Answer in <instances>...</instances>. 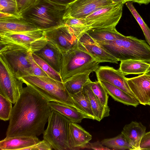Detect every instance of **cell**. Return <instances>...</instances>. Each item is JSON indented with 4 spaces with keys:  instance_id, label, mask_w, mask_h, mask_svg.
<instances>
[{
    "instance_id": "6da1fadb",
    "label": "cell",
    "mask_w": 150,
    "mask_h": 150,
    "mask_svg": "<svg viewBox=\"0 0 150 150\" xmlns=\"http://www.w3.org/2000/svg\"><path fill=\"white\" fill-rule=\"evenodd\" d=\"M23 87L11 112L6 137L43 134L52 109L49 101L30 85Z\"/></svg>"
},
{
    "instance_id": "7a4b0ae2",
    "label": "cell",
    "mask_w": 150,
    "mask_h": 150,
    "mask_svg": "<svg viewBox=\"0 0 150 150\" xmlns=\"http://www.w3.org/2000/svg\"><path fill=\"white\" fill-rule=\"evenodd\" d=\"M67 5L50 0H37L21 14L26 21L43 30L65 25Z\"/></svg>"
},
{
    "instance_id": "3957f363",
    "label": "cell",
    "mask_w": 150,
    "mask_h": 150,
    "mask_svg": "<svg viewBox=\"0 0 150 150\" xmlns=\"http://www.w3.org/2000/svg\"><path fill=\"white\" fill-rule=\"evenodd\" d=\"M97 43L118 61L135 59L150 63V46L145 40L125 36L115 40Z\"/></svg>"
},
{
    "instance_id": "277c9868",
    "label": "cell",
    "mask_w": 150,
    "mask_h": 150,
    "mask_svg": "<svg viewBox=\"0 0 150 150\" xmlns=\"http://www.w3.org/2000/svg\"><path fill=\"white\" fill-rule=\"evenodd\" d=\"M19 78L24 83L30 85L49 102H54L70 106L82 112L74 103L71 96L66 89L63 82L48 76L32 75Z\"/></svg>"
},
{
    "instance_id": "5b68a950",
    "label": "cell",
    "mask_w": 150,
    "mask_h": 150,
    "mask_svg": "<svg viewBox=\"0 0 150 150\" xmlns=\"http://www.w3.org/2000/svg\"><path fill=\"white\" fill-rule=\"evenodd\" d=\"M60 75L63 82L76 74L97 69L100 63L78 46L62 54Z\"/></svg>"
},
{
    "instance_id": "8992f818",
    "label": "cell",
    "mask_w": 150,
    "mask_h": 150,
    "mask_svg": "<svg viewBox=\"0 0 150 150\" xmlns=\"http://www.w3.org/2000/svg\"><path fill=\"white\" fill-rule=\"evenodd\" d=\"M71 122L64 116L52 109L43 139L55 150H69V129Z\"/></svg>"
},
{
    "instance_id": "52a82bcc",
    "label": "cell",
    "mask_w": 150,
    "mask_h": 150,
    "mask_svg": "<svg viewBox=\"0 0 150 150\" xmlns=\"http://www.w3.org/2000/svg\"><path fill=\"white\" fill-rule=\"evenodd\" d=\"M43 30L0 34V45H15L26 48L32 52L40 50L47 43Z\"/></svg>"
},
{
    "instance_id": "ba28073f",
    "label": "cell",
    "mask_w": 150,
    "mask_h": 150,
    "mask_svg": "<svg viewBox=\"0 0 150 150\" xmlns=\"http://www.w3.org/2000/svg\"><path fill=\"white\" fill-rule=\"evenodd\" d=\"M23 83L13 72L5 57L0 55V94L15 104L22 93Z\"/></svg>"
},
{
    "instance_id": "9c48e42d",
    "label": "cell",
    "mask_w": 150,
    "mask_h": 150,
    "mask_svg": "<svg viewBox=\"0 0 150 150\" xmlns=\"http://www.w3.org/2000/svg\"><path fill=\"white\" fill-rule=\"evenodd\" d=\"M0 46V55L5 57L17 77L32 75L28 58L30 50L15 45Z\"/></svg>"
},
{
    "instance_id": "30bf717a",
    "label": "cell",
    "mask_w": 150,
    "mask_h": 150,
    "mask_svg": "<svg viewBox=\"0 0 150 150\" xmlns=\"http://www.w3.org/2000/svg\"><path fill=\"white\" fill-rule=\"evenodd\" d=\"M125 3H119L104 7L84 19L90 30L116 27L122 16V8Z\"/></svg>"
},
{
    "instance_id": "8fae6325",
    "label": "cell",
    "mask_w": 150,
    "mask_h": 150,
    "mask_svg": "<svg viewBox=\"0 0 150 150\" xmlns=\"http://www.w3.org/2000/svg\"><path fill=\"white\" fill-rule=\"evenodd\" d=\"M43 33L47 42L62 54L78 46L79 39L65 25L44 30Z\"/></svg>"
},
{
    "instance_id": "7c38bea8",
    "label": "cell",
    "mask_w": 150,
    "mask_h": 150,
    "mask_svg": "<svg viewBox=\"0 0 150 150\" xmlns=\"http://www.w3.org/2000/svg\"><path fill=\"white\" fill-rule=\"evenodd\" d=\"M115 4L111 0H76L67 6L63 18H84L101 8Z\"/></svg>"
},
{
    "instance_id": "4fadbf2b",
    "label": "cell",
    "mask_w": 150,
    "mask_h": 150,
    "mask_svg": "<svg viewBox=\"0 0 150 150\" xmlns=\"http://www.w3.org/2000/svg\"><path fill=\"white\" fill-rule=\"evenodd\" d=\"M78 47L100 63L108 62L118 64V61L117 59L101 47L86 33L79 38Z\"/></svg>"
},
{
    "instance_id": "5bb4252c",
    "label": "cell",
    "mask_w": 150,
    "mask_h": 150,
    "mask_svg": "<svg viewBox=\"0 0 150 150\" xmlns=\"http://www.w3.org/2000/svg\"><path fill=\"white\" fill-rule=\"evenodd\" d=\"M95 72L98 80L111 84L136 98L128 85L127 78L119 69H116L108 66H101Z\"/></svg>"
},
{
    "instance_id": "9a60e30c",
    "label": "cell",
    "mask_w": 150,
    "mask_h": 150,
    "mask_svg": "<svg viewBox=\"0 0 150 150\" xmlns=\"http://www.w3.org/2000/svg\"><path fill=\"white\" fill-rule=\"evenodd\" d=\"M128 85L139 103L147 105L150 99V76L144 74L127 78Z\"/></svg>"
},
{
    "instance_id": "2e32d148",
    "label": "cell",
    "mask_w": 150,
    "mask_h": 150,
    "mask_svg": "<svg viewBox=\"0 0 150 150\" xmlns=\"http://www.w3.org/2000/svg\"><path fill=\"white\" fill-rule=\"evenodd\" d=\"M41 30L21 16H12L0 19V34Z\"/></svg>"
},
{
    "instance_id": "e0dca14e",
    "label": "cell",
    "mask_w": 150,
    "mask_h": 150,
    "mask_svg": "<svg viewBox=\"0 0 150 150\" xmlns=\"http://www.w3.org/2000/svg\"><path fill=\"white\" fill-rule=\"evenodd\" d=\"M92 135L76 123L71 122L69 129V150H79L86 148Z\"/></svg>"
},
{
    "instance_id": "ac0fdd59",
    "label": "cell",
    "mask_w": 150,
    "mask_h": 150,
    "mask_svg": "<svg viewBox=\"0 0 150 150\" xmlns=\"http://www.w3.org/2000/svg\"><path fill=\"white\" fill-rule=\"evenodd\" d=\"M146 128L140 122L132 121L125 125L121 132L130 146L132 150H140L141 140L145 134Z\"/></svg>"
},
{
    "instance_id": "d6986e66",
    "label": "cell",
    "mask_w": 150,
    "mask_h": 150,
    "mask_svg": "<svg viewBox=\"0 0 150 150\" xmlns=\"http://www.w3.org/2000/svg\"><path fill=\"white\" fill-rule=\"evenodd\" d=\"M37 136H18L6 137L0 142L1 150H25L38 143Z\"/></svg>"
},
{
    "instance_id": "ffe728a7",
    "label": "cell",
    "mask_w": 150,
    "mask_h": 150,
    "mask_svg": "<svg viewBox=\"0 0 150 150\" xmlns=\"http://www.w3.org/2000/svg\"><path fill=\"white\" fill-rule=\"evenodd\" d=\"M33 53L42 59L60 74L62 55L52 45L47 42V44L40 50Z\"/></svg>"
},
{
    "instance_id": "44dd1931",
    "label": "cell",
    "mask_w": 150,
    "mask_h": 150,
    "mask_svg": "<svg viewBox=\"0 0 150 150\" xmlns=\"http://www.w3.org/2000/svg\"><path fill=\"white\" fill-rule=\"evenodd\" d=\"M49 105L52 109L58 112L71 122L79 123L84 118L91 119L88 115L73 107L53 101L49 102Z\"/></svg>"
},
{
    "instance_id": "7402d4cb",
    "label": "cell",
    "mask_w": 150,
    "mask_h": 150,
    "mask_svg": "<svg viewBox=\"0 0 150 150\" xmlns=\"http://www.w3.org/2000/svg\"><path fill=\"white\" fill-rule=\"evenodd\" d=\"M99 81L106 90L108 94L115 100L135 107L139 105V102L136 98L111 84L102 81Z\"/></svg>"
},
{
    "instance_id": "603a6c76",
    "label": "cell",
    "mask_w": 150,
    "mask_h": 150,
    "mask_svg": "<svg viewBox=\"0 0 150 150\" xmlns=\"http://www.w3.org/2000/svg\"><path fill=\"white\" fill-rule=\"evenodd\" d=\"M86 33L97 43L113 41L125 37L118 32L115 26L93 29Z\"/></svg>"
},
{
    "instance_id": "cb8c5ba5",
    "label": "cell",
    "mask_w": 150,
    "mask_h": 150,
    "mask_svg": "<svg viewBox=\"0 0 150 150\" xmlns=\"http://www.w3.org/2000/svg\"><path fill=\"white\" fill-rule=\"evenodd\" d=\"M150 63L141 60L129 59L121 61L119 69L125 76L129 74H140L145 73Z\"/></svg>"
},
{
    "instance_id": "d4e9b609",
    "label": "cell",
    "mask_w": 150,
    "mask_h": 150,
    "mask_svg": "<svg viewBox=\"0 0 150 150\" xmlns=\"http://www.w3.org/2000/svg\"><path fill=\"white\" fill-rule=\"evenodd\" d=\"M90 80L84 85L82 90L86 93L88 97L95 120L100 121L104 117L109 115L110 111L103 107L94 94L90 85Z\"/></svg>"
},
{
    "instance_id": "484cf974",
    "label": "cell",
    "mask_w": 150,
    "mask_h": 150,
    "mask_svg": "<svg viewBox=\"0 0 150 150\" xmlns=\"http://www.w3.org/2000/svg\"><path fill=\"white\" fill-rule=\"evenodd\" d=\"M91 72L88 71L75 75L63 82L71 96L81 91L84 85L90 80L89 76Z\"/></svg>"
},
{
    "instance_id": "4316f807",
    "label": "cell",
    "mask_w": 150,
    "mask_h": 150,
    "mask_svg": "<svg viewBox=\"0 0 150 150\" xmlns=\"http://www.w3.org/2000/svg\"><path fill=\"white\" fill-rule=\"evenodd\" d=\"M71 97L74 104L81 111L90 117L91 119L95 120L89 100L84 91L82 90Z\"/></svg>"
},
{
    "instance_id": "83f0119b",
    "label": "cell",
    "mask_w": 150,
    "mask_h": 150,
    "mask_svg": "<svg viewBox=\"0 0 150 150\" xmlns=\"http://www.w3.org/2000/svg\"><path fill=\"white\" fill-rule=\"evenodd\" d=\"M65 19V25L79 39L90 30L85 19L70 18Z\"/></svg>"
},
{
    "instance_id": "f1b7e54d",
    "label": "cell",
    "mask_w": 150,
    "mask_h": 150,
    "mask_svg": "<svg viewBox=\"0 0 150 150\" xmlns=\"http://www.w3.org/2000/svg\"><path fill=\"white\" fill-rule=\"evenodd\" d=\"M101 142L103 146L111 150H132L131 146L121 133L115 137L104 139Z\"/></svg>"
},
{
    "instance_id": "f546056e",
    "label": "cell",
    "mask_w": 150,
    "mask_h": 150,
    "mask_svg": "<svg viewBox=\"0 0 150 150\" xmlns=\"http://www.w3.org/2000/svg\"><path fill=\"white\" fill-rule=\"evenodd\" d=\"M89 84L91 90L100 104L106 110L110 111L108 106L109 96L107 91L98 80L93 82L91 80Z\"/></svg>"
},
{
    "instance_id": "4dcf8cb0",
    "label": "cell",
    "mask_w": 150,
    "mask_h": 150,
    "mask_svg": "<svg viewBox=\"0 0 150 150\" xmlns=\"http://www.w3.org/2000/svg\"><path fill=\"white\" fill-rule=\"evenodd\" d=\"M133 3L132 1H127L125 3V4L139 25L143 32L146 40L150 46V28L144 22L134 7Z\"/></svg>"
},
{
    "instance_id": "1f68e13d",
    "label": "cell",
    "mask_w": 150,
    "mask_h": 150,
    "mask_svg": "<svg viewBox=\"0 0 150 150\" xmlns=\"http://www.w3.org/2000/svg\"><path fill=\"white\" fill-rule=\"evenodd\" d=\"M32 56L35 61L48 76L56 80L63 82L59 73L35 53L32 52Z\"/></svg>"
},
{
    "instance_id": "d6a6232c",
    "label": "cell",
    "mask_w": 150,
    "mask_h": 150,
    "mask_svg": "<svg viewBox=\"0 0 150 150\" xmlns=\"http://www.w3.org/2000/svg\"><path fill=\"white\" fill-rule=\"evenodd\" d=\"M12 103L0 94V119L4 121L9 120L13 107Z\"/></svg>"
},
{
    "instance_id": "836d02e7",
    "label": "cell",
    "mask_w": 150,
    "mask_h": 150,
    "mask_svg": "<svg viewBox=\"0 0 150 150\" xmlns=\"http://www.w3.org/2000/svg\"><path fill=\"white\" fill-rule=\"evenodd\" d=\"M0 12L15 16L21 15L18 11L16 0H0Z\"/></svg>"
},
{
    "instance_id": "e575fe53",
    "label": "cell",
    "mask_w": 150,
    "mask_h": 150,
    "mask_svg": "<svg viewBox=\"0 0 150 150\" xmlns=\"http://www.w3.org/2000/svg\"><path fill=\"white\" fill-rule=\"evenodd\" d=\"M28 58L32 75L39 76H48L35 61L32 56V52L30 50L28 52Z\"/></svg>"
},
{
    "instance_id": "d590c367",
    "label": "cell",
    "mask_w": 150,
    "mask_h": 150,
    "mask_svg": "<svg viewBox=\"0 0 150 150\" xmlns=\"http://www.w3.org/2000/svg\"><path fill=\"white\" fill-rule=\"evenodd\" d=\"M52 149L50 144L43 139L33 145L26 148L25 150H51Z\"/></svg>"
},
{
    "instance_id": "8d00e7d4",
    "label": "cell",
    "mask_w": 150,
    "mask_h": 150,
    "mask_svg": "<svg viewBox=\"0 0 150 150\" xmlns=\"http://www.w3.org/2000/svg\"><path fill=\"white\" fill-rule=\"evenodd\" d=\"M37 0H16L18 11L21 15L26 9L33 5Z\"/></svg>"
},
{
    "instance_id": "74e56055",
    "label": "cell",
    "mask_w": 150,
    "mask_h": 150,
    "mask_svg": "<svg viewBox=\"0 0 150 150\" xmlns=\"http://www.w3.org/2000/svg\"><path fill=\"white\" fill-rule=\"evenodd\" d=\"M140 150H150V131L146 133L140 145Z\"/></svg>"
},
{
    "instance_id": "f35d334b",
    "label": "cell",
    "mask_w": 150,
    "mask_h": 150,
    "mask_svg": "<svg viewBox=\"0 0 150 150\" xmlns=\"http://www.w3.org/2000/svg\"><path fill=\"white\" fill-rule=\"evenodd\" d=\"M86 148L95 150H111L108 147L103 146L101 142L99 141H97L93 143L89 142L87 144Z\"/></svg>"
},
{
    "instance_id": "ab89813d",
    "label": "cell",
    "mask_w": 150,
    "mask_h": 150,
    "mask_svg": "<svg viewBox=\"0 0 150 150\" xmlns=\"http://www.w3.org/2000/svg\"><path fill=\"white\" fill-rule=\"evenodd\" d=\"M50 1L59 4L67 5L76 0H50Z\"/></svg>"
},
{
    "instance_id": "60d3db41",
    "label": "cell",
    "mask_w": 150,
    "mask_h": 150,
    "mask_svg": "<svg viewBox=\"0 0 150 150\" xmlns=\"http://www.w3.org/2000/svg\"><path fill=\"white\" fill-rule=\"evenodd\" d=\"M128 1L137 3L139 5L142 4L147 5L150 3V0H128Z\"/></svg>"
},
{
    "instance_id": "b9f144b4",
    "label": "cell",
    "mask_w": 150,
    "mask_h": 150,
    "mask_svg": "<svg viewBox=\"0 0 150 150\" xmlns=\"http://www.w3.org/2000/svg\"><path fill=\"white\" fill-rule=\"evenodd\" d=\"M113 3H117L120 2L126 3L128 1V0H111Z\"/></svg>"
},
{
    "instance_id": "7bdbcfd3",
    "label": "cell",
    "mask_w": 150,
    "mask_h": 150,
    "mask_svg": "<svg viewBox=\"0 0 150 150\" xmlns=\"http://www.w3.org/2000/svg\"><path fill=\"white\" fill-rule=\"evenodd\" d=\"M144 74L148 75L150 76V63L149 67L146 72Z\"/></svg>"
},
{
    "instance_id": "ee69618b",
    "label": "cell",
    "mask_w": 150,
    "mask_h": 150,
    "mask_svg": "<svg viewBox=\"0 0 150 150\" xmlns=\"http://www.w3.org/2000/svg\"><path fill=\"white\" fill-rule=\"evenodd\" d=\"M147 105L150 106V99L149 100Z\"/></svg>"
},
{
    "instance_id": "f6af8a7d",
    "label": "cell",
    "mask_w": 150,
    "mask_h": 150,
    "mask_svg": "<svg viewBox=\"0 0 150 150\" xmlns=\"http://www.w3.org/2000/svg\"></svg>"
}]
</instances>
